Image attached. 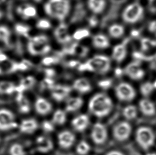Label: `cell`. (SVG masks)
<instances>
[{
	"label": "cell",
	"mask_w": 156,
	"mask_h": 155,
	"mask_svg": "<svg viewBox=\"0 0 156 155\" xmlns=\"http://www.w3.org/2000/svg\"><path fill=\"white\" fill-rule=\"evenodd\" d=\"M89 110L92 114L99 118L108 115L113 108L112 99L105 93H98L90 99Z\"/></svg>",
	"instance_id": "cell-1"
},
{
	"label": "cell",
	"mask_w": 156,
	"mask_h": 155,
	"mask_svg": "<svg viewBox=\"0 0 156 155\" xmlns=\"http://www.w3.org/2000/svg\"><path fill=\"white\" fill-rule=\"evenodd\" d=\"M44 9L50 17L63 21L69 12V0H49L44 4Z\"/></svg>",
	"instance_id": "cell-2"
},
{
	"label": "cell",
	"mask_w": 156,
	"mask_h": 155,
	"mask_svg": "<svg viewBox=\"0 0 156 155\" xmlns=\"http://www.w3.org/2000/svg\"><path fill=\"white\" fill-rule=\"evenodd\" d=\"M18 122L12 109L5 106H0V133L7 134L18 129Z\"/></svg>",
	"instance_id": "cell-3"
},
{
	"label": "cell",
	"mask_w": 156,
	"mask_h": 155,
	"mask_svg": "<svg viewBox=\"0 0 156 155\" xmlns=\"http://www.w3.org/2000/svg\"><path fill=\"white\" fill-rule=\"evenodd\" d=\"M110 67V60L108 57L103 55H95L80 66L82 70H87L101 74H107Z\"/></svg>",
	"instance_id": "cell-4"
},
{
	"label": "cell",
	"mask_w": 156,
	"mask_h": 155,
	"mask_svg": "<svg viewBox=\"0 0 156 155\" xmlns=\"http://www.w3.org/2000/svg\"><path fill=\"white\" fill-rule=\"evenodd\" d=\"M135 139L138 145L142 149L147 150L154 145L155 136L151 128L141 126L136 131Z\"/></svg>",
	"instance_id": "cell-5"
},
{
	"label": "cell",
	"mask_w": 156,
	"mask_h": 155,
	"mask_svg": "<svg viewBox=\"0 0 156 155\" xmlns=\"http://www.w3.org/2000/svg\"><path fill=\"white\" fill-rule=\"evenodd\" d=\"M125 0H109V5L100 22V27L104 28L118 18L120 9Z\"/></svg>",
	"instance_id": "cell-6"
},
{
	"label": "cell",
	"mask_w": 156,
	"mask_h": 155,
	"mask_svg": "<svg viewBox=\"0 0 156 155\" xmlns=\"http://www.w3.org/2000/svg\"><path fill=\"white\" fill-rule=\"evenodd\" d=\"M144 8L137 2L129 4L125 8L122 14L123 20L127 23H135L142 18Z\"/></svg>",
	"instance_id": "cell-7"
},
{
	"label": "cell",
	"mask_w": 156,
	"mask_h": 155,
	"mask_svg": "<svg viewBox=\"0 0 156 155\" xmlns=\"http://www.w3.org/2000/svg\"><path fill=\"white\" fill-rule=\"evenodd\" d=\"M115 94L117 98L122 102H130L136 97L134 88L127 82H120L116 86Z\"/></svg>",
	"instance_id": "cell-8"
},
{
	"label": "cell",
	"mask_w": 156,
	"mask_h": 155,
	"mask_svg": "<svg viewBox=\"0 0 156 155\" xmlns=\"http://www.w3.org/2000/svg\"><path fill=\"white\" fill-rule=\"evenodd\" d=\"M132 130L131 124L127 122H120L114 126L112 134L116 140L123 142L129 138Z\"/></svg>",
	"instance_id": "cell-9"
},
{
	"label": "cell",
	"mask_w": 156,
	"mask_h": 155,
	"mask_svg": "<svg viewBox=\"0 0 156 155\" xmlns=\"http://www.w3.org/2000/svg\"><path fill=\"white\" fill-rule=\"evenodd\" d=\"M91 138L93 143L98 145L105 143L108 138V131L104 124L97 122L91 129Z\"/></svg>",
	"instance_id": "cell-10"
},
{
	"label": "cell",
	"mask_w": 156,
	"mask_h": 155,
	"mask_svg": "<svg viewBox=\"0 0 156 155\" xmlns=\"http://www.w3.org/2000/svg\"><path fill=\"white\" fill-rule=\"evenodd\" d=\"M58 143L61 148L69 149L73 146L76 140V136L70 131L63 130L58 135Z\"/></svg>",
	"instance_id": "cell-11"
},
{
	"label": "cell",
	"mask_w": 156,
	"mask_h": 155,
	"mask_svg": "<svg viewBox=\"0 0 156 155\" xmlns=\"http://www.w3.org/2000/svg\"><path fill=\"white\" fill-rule=\"evenodd\" d=\"M89 48L86 46L74 43L69 46L65 47L61 50V52L63 56L66 55H74L80 57H85L88 54Z\"/></svg>",
	"instance_id": "cell-12"
},
{
	"label": "cell",
	"mask_w": 156,
	"mask_h": 155,
	"mask_svg": "<svg viewBox=\"0 0 156 155\" xmlns=\"http://www.w3.org/2000/svg\"><path fill=\"white\" fill-rule=\"evenodd\" d=\"M124 71L127 76L134 80L142 79L145 76V72L137 61L129 64L125 67Z\"/></svg>",
	"instance_id": "cell-13"
},
{
	"label": "cell",
	"mask_w": 156,
	"mask_h": 155,
	"mask_svg": "<svg viewBox=\"0 0 156 155\" xmlns=\"http://www.w3.org/2000/svg\"><path fill=\"white\" fill-rule=\"evenodd\" d=\"M27 49L30 54L34 56L47 54L51 50V46L48 44H42L29 40Z\"/></svg>",
	"instance_id": "cell-14"
},
{
	"label": "cell",
	"mask_w": 156,
	"mask_h": 155,
	"mask_svg": "<svg viewBox=\"0 0 156 155\" xmlns=\"http://www.w3.org/2000/svg\"><path fill=\"white\" fill-rule=\"evenodd\" d=\"M38 123L37 120L33 118H27L19 122L18 130L21 133L31 134L37 130Z\"/></svg>",
	"instance_id": "cell-15"
},
{
	"label": "cell",
	"mask_w": 156,
	"mask_h": 155,
	"mask_svg": "<svg viewBox=\"0 0 156 155\" xmlns=\"http://www.w3.org/2000/svg\"><path fill=\"white\" fill-rule=\"evenodd\" d=\"M34 108L36 113L42 116L48 115L52 109V105L48 99L40 97L35 100L34 103Z\"/></svg>",
	"instance_id": "cell-16"
},
{
	"label": "cell",
	"mask_w": 156,
	"mask_h": 155,
	"mask_svg": "<svg viewBox=\"0 0 156 155\" xmlns=\"http://www.w3.org/2000/svg\"><path fill=\"white\" fill-rule=\"evenodd\" d=\"M36 150L41 153H48L53 149L54 145L51 139L45 136H41L35 141Z\"/></svg>",
	"instance_id": "cell-17"
},
{
	"label": "cell",
	"mask_w": 156,
	"mask_h": 155,
	"mask_svg": "<svg viewBox=\"0 0 156 155\" xmlns=\"http://www.w3.org/2000/svg\"><path fill=\"white\" fill-rule=\"evenodd\" d=\"M54 35L57 42L60 44H68L72 40V37L68 32L67 25L65 23H61L56 28Z\"/></svg>",
	"instance_id": "cell-18"
},
{
	"label": "cell",
	"mask_w": 156,
	"mask_h": 155,
	"mask_svg": "<svg viewBox=\"0 0 156 155\" xmlns=\"http://www.w3.org/2000/svg\"><path fill=\"white\" fill-rule=\"evenodd\" d=\"M90 119L87 114H80L72 121V126L74 130L79 132L84 131L89 127Z\"/></svg>",
	"instance_id": "cell-19"
},
{
	"label": "cell",
	"mask_w": 156,
	"mask_h": 155,
	"mask_svg": "<svg viewBox=\"0 0 156 155\" xmlns=\"http://www.w3.org/2000/svg\"><path fill=\"white\" fill-rule=\"evenodd\" d=\"M87 14V10L84 4L82 2H78L74 8V11L70 18V23H80L85 18Z\"/></svg>",
	"instance_id": "cell-20"
},
{
	"label": "cell",
	"mask_w": 156,
	"mask_h": 155,
	"mask_svg": "<svg viewBox=\"0 0 156 155\" xmlns=\"http://www.w3.org/2000/svg\"><path fill=\"white\" fill-rule=\"evenodd\" d=\"M129 41V38H126L122 43L118 44L114 47L112 50V57L117 62H122L126 57L127 54L126 45Z\"/></svg>",
	"instance_id": "cell-21"
},
{
	"label": "cell",
	"mask_w": 156,
	"mask_h": 155,
	"mask_svg": "<svg viewBox=\"0 0 156 155\" xmlns=\"http://www.w3.org/2000/svg\"><path fill=\"white\" fill-rule=\"evenodd\" d=\"M73 88L78 93L85 94L90 92L92 87L89 80L85 78H80L74 81Z\"/></svg>",
	"instance_id": "cell-22"
},
{
	"label": "cell",
	"mask_w": 156,
	"mask_h": 155,
	"mask_svg": "<svg viewBox=\"0 0 156 155\" xmlns=\"http://www.w3.org/2000/svg\"><path fill=\"white\" fill-rule=\"evenodd\" d=\"M83 104V99L80 97H70L66 102L65 111L68 113L78 111L82 107Z\"/></svg>",
	"instance_id": "cell-23"
},
{
	"label": "cell",
	"mask_w": 156,
	"mask_h": 155,
	"mask_svg": "<svg viewBox=\"0 0 156 155\" xmlns=\"http://www.w3.org/2000/svg\"><path fill=\"white\" fill-rule=\"evenodd\" d=\"M139 108L143 114L147 116H152L156 114V108L154 104L147 99L140 101Z\"/></svg>",
	"instance_id": "cell-24"
},
{
	"label": "cell",
	"mask_w": 156,
	"mask_h": 155,
	"mask_svg": "<svg viewBox=\"0 0 156 155\" xmlns=\"http://www.w3.org/2000/svg\"><path fill=\"white\" fill-rule=\"evenodd\" d=\"M70 89L66 86H57L52 92V95L55 101H61L67 97L69 94Z\"/></svg>",
	"instance_id": "cell-25"
},
{
	"label": "cell",
	"mask_w": 156,
	"mask_h": 155,
	"mask_svg": "<svg viewBox=\"0 0 156 155\" xmlns=\"http://www.w3.org/2000/svg\"><path fill=\"white\" fill-rule=\"evenodd\" d=\"M17 12L25 19L34 18L37 15L36 8L34 6L29 4L19 6L17 9Z\"/></svg>",
	"instance_id": "cell-26"
},
{
	"label": "cell",
	"mask_w": 156,
	"mask_h": 155,
	"mask_svg": "<svg viewBox=\"0 0 156 155\" xmlns=\"http://www.w3.org/2000/svg\"><path fill=\"white\" fill-rule=\"evenodd\" d=\"M7 155H26V151L23 145L18 142H13L8 145L6 149Z\"/></svg>",
	"instance_id": "cell-27"
},
{
	"label": "cell",
	"mask_w": 156,
	"mask_h": 155,
	"mask_svg": "<svg viewBox=\"0 0 156 155\" xmlns=\"http://www.w3.org/2000/svg\"><path fill=\"white\" fill-rule=\"evenodd\" d=\"M92 43L93 46L99 49H105L110 46L109 40L103 34H98L94 36Z\"/></svg>",
	"instance_id": "cell-28"
},
{
	"label": "cell",
	"mask_w": 156,
	"mask_h": 155,
	"mask_svg": "<svg viewBox=\"0 0 156 155\" xmlns=\"http://www.w3.org/2000/svg\"><path fill=\"white\" fill-rule=\"evenodd\" d=\"M66 112L61 109H58L54 112L52 117V123L57 126H62L67 121Z\"/></svg>",
	"instance_id": "cell-29"
},
{
	"label": "cell",
	"mask_w": 156,
	"mask_h": 155,
	"mask_svg": "<svg viewBox=\"0 0 156 155\" xmlns=\"http://www.w3.org/2000/svg\"><path fill=\"white\" fill-rule=\"evenodd\" d=\"M106 5L105 0H89L88 7L94 13L99 14L104 10Z\"/></svg>",
	"instance_id": "cell-30"
},
{
	"label": "cell",
	"mask_w": 156,
	"mask_h": 155,
	"mask_svg": "<svg viewBox=\"0 0 156 155\" xmlns=\"http://www.w3.org/2000/svg\"><path fill=\"white\" fill-rule=\"evenodd\" d=\"M15 84L12 82L3 80L0 81V96H8L15 91Z\"/></svg>",
	"instance_id": "cell-31"
},
{
	"label": "cell",
	"mask_w": 156,
	"mask_h": 155,
	"mask_svg": "<svg viewBox=\"0 0 156 155\" xmlns=\"http://www.w3.org/2000/svg\"><path fill=\"white\" fill-rule=\"evenodd\" d=\"M122 115L127 120L134 119L137 116V108L134 105H128L124 108Z\"/></svg>",
	"instance_id": "cell-32"
},
{
	"label": "cell",
	"mask_w": 156,
	"mask_h": 155,
	"mask_svg": "<svg viewBox=\"0 0 156 155\" xmlns=\"http://www.w3.org/2000/svg\"><path fill=\"white\" fill-rule=\"evenodd\" d=\"M124 27L118 24H114L109 28V33L113 38H120L124 35Z\"/></svg>",
	"instance_id": "cell-33"
},
{
	"label": "cell",
	"mask_w": 156,
	"mask_h": 155,
	"mask_svg": "<svg viewBox=\"0 0 156 155\" xmlns=\"http://www.w3.org/2000/svg\"><path fill=\"white\" fill-rule=\"evenodd\" d=\"M90 150L91 147L86 141H80L76 146V151L78 155H87Z\"/></svg>",
	"instance_id": "cell-34"
},
{
	"label": "cell",
	"mask_w": 156,
	"mask_h": 155,
	"mask_svg": "<svg viewBox=\"0 0 156 155\" xmlns=\"http://www.w3.org/2000/svg\"><path fill=\"white\" fill-rule=\"evenodd\" d=\"M10 35V32L8 28L4 26H0V41L5 44H8Z\"/></svg>",
	"instance_id": "cell-35"
},
{
	"label": "cell",
	"mask_w": 156,
	"mask_h": 155,
	"mask_svg": "<svg viewBox=\"0 0 156 155\" xmlns=\"http://www.w3.org/2000/svg\"><path fill=\"white\" fill-rule=\"evenodd\" d=\"M16 32L18 34L26 37H29V32L30 30V26L21 23H18L15 26Z\"/></svg>",
	"instance_id": "cell-36"
},
{
	"label": "cell",
	"mask_w": 156,
	"mask_h": 155,
	"mask_svg": "<svg viewBox=\"0 0 156 155\" xmlns=\"http://www.w3.org/2000/svg\"><path fill=\"white\" fill-rule=\"evenodd\" d=\"M154 88L153 84L149 82H147L142 84L140 86V91L144 96H148L153 92Z\"/></svg>",
	"instance_id": "cell-37"
},
{
	"label": "cell",
	"mask_w": 156,
	"mask_h": 155,
	"mask_svg": "<svg viewBox=\"0 0 156 155\" xmlns=\"http://www.w3.org/2000/svg\"><path fill=\"white\" fill-rule=\"evenodd\" d=\"M90 35V32L89 30L83 28V29L77 30L73 34V37L74 40H80L88 37Z\"/></svg>",
	"instance_id": "cell-38"
},
{
	"label": "cell",
	"mask_w": 156,
	"mask_h": 155,
	"mask_svg": "<svg viewBox=\"0 0 156 155\" xmlns=\"http://www.w3.org/2000/svg\"><path fill=\"white\" fill-rule=\"evenodd\" d=\"M141 50L143 51H147L150 49L156 46V41L150 40L149 38H142L141 41Z\"/></svg>",
	"instance_id": "cell-39"
},
{
	"label": "cell",
	"mask_w": 156,
	"mask_h": 155,
	"mask_svg": "<svg viewBox=\"0 0 156 155\" xmlns=\"http://www.w3.org/2000/svg\"><path fill=\"white\" fill-rule=\"evenodd\" d=\"M36 27L40 29H49L51 27V22L47 19H40L36 23Z\"/></svg>",
	"instance_id": "cell-40"
},
{
	"label": "cell",
	"mask_w": 156,
	"mask_h": 155,
	"mask_svg": "<svg viewBox=\"0 0 156 155\" xmlns=\"http://www.w3.org/2000/svg\"><path fill=\"white\" fill-rule=\"evenodd\" d=\"M60 57L55 55V57H45L43 60L42 62L45 65H50L54 63H57L59 61Z\"/></svg>",
	"instance_id": "cell-41"
},
{
	"label": "cell",
	"mask_w": 156,
	"mask_h": 155,
	"mask_svg": "<svg viewBox=\"0 0 156 155\" xmlns=\"http://www.w3.org/2000/svg\"><path fill=\"white\" fill-rule=\"evenodd\" d=\"M87 21L89 26L92 28L95 27L99 24V20L95 15L91 16L87 20Z\"/></svg>",
	"instance_id": "cell-42"
},
{
	"label": "cell",
	"mask_w": 156,
	"mask_h": 155,
	"mask_svg": "<svg viewBox=\"0 0 156 155\" xmlns=\"http://www.w3.org/2000/svg\"><path fill=\"white\" fill-rule=\"evenodd\" d=\"M148 29L149 32L152 33H156V20L150 22L148 26Z\"/></svg>",
	"instance_id": "cell-43"
},
{
	"label": "cell",
	"mask_w": 156,
	"mask_h": 155,
	"mask_svg": "<svg viewBox=\"0 0 156 155\" xmlns=\"http://www.w3.org/2000/svg\"><path fill=\"white\" fill-rule=\"evenodd\" d=\"M105 155H125L122 152L118 150H111L106 153Z\"/></svg>",
	"instance_id": "cell-44"
},
{
	"label": "cell",
	"mask_w": 156,
	"mask_h": 155,
	"mask_svg": "<svg viewBox=\"0 0 156 155\" xmlns=\"http://www.w3.org/2000/svg\"><path fill=\"white\" fill-rule=\"evenodd\" d=\"M148 61H151L152 62V64L154 65V66L156 65V54L154 55L153 56L149 57Z\"/></svg>",
	"instance_id": "cell-45"
},
{
	"label": "cell",
	"mask_w": 156,
	"mask_h": 155,
	"mask_svg": "<svg viewBox=\"0 0 156 155\" xmlns=\"http://www.w3.org/2000/svg\"><path fill=\"white\" fill-rule=\"evenodd\" d=\"M131 36L134 37H137V36H139L140 32L137 30H133L131 32Z\"/></svg>",
	"instance_id": "cell-46"
},
{
	"label": "cell",
	"mask_w": 156,
	"mask_h": 155,
	"mask_svg": "<svg viewBox=\"0 0 156 155\" xmlns=\"http://www.w3.org/2000/svg\"><path fill=\"white\" fill-rule=\"evenodd\" d=\"M6 56L4 54H0V61H4L6 60Z\"/></svg>",
	"instance_id": "cell-47"
},
{
	"label": "cell",
	"mask_w": 156,
	"mask_h": 155,
	"mask_svg": "<svg viewBox=\"0 0 156 155\" xmlns=\"http://www.w3.org/2000/svg\"><path fill=\"white\" fill-rule=\"evenodd\" d=\"M3 135L0 133V148L2 146V143H3Z\"/></svg>",
	"instance_id": "cell-48"
},
{
	"label": "cell",
	"mask_w": 156,
	"mask_h": 155,
	"mask_svg": "<svg viewBox=\"0 0 156 155\" xmlns=\"http://www.w3.org/2000/svg\"><path fill=\"white\" fill-rule=\"evenodd\" d=\"M146 155H156V153H149L146 154Z\"/></svg>",
	"instance_id": "cell-49"
},
{
	"label": "cell",
	"mask_w": 156,
	"mask_h": 155,
	"mask_svg": "<svg viewBox=\"0 0 156 155\" xmlns=\"http://www.w3.org/2000/svg\"><path fill=\"white\" fill-rule=\"evenodd\" d=\"M34 1L35 2H37V3H39V2H41L42 0H34Z\"/></svg>",
	"instance_id": "cell-50"
},
{
	"label": "cell",
	"mask_w": 156,
	"mask_h": 155,
	"mask_svg": "<svg viewBox=\"0 0 156 155\" xmlns=\"http://www.w3.org/2000/svg\"><path fill=\"white\" fill-rule=\"evenodd\" d=\"M154 84V88H156V80L154 82V84Z\"/></svg>",
	"instance_id": "cell-51"
},
{
	"label": "cell",
	"mask_w": 156,
	"mask_h": 155,
	"mask_svg": "<svg viewBox=\"0 0 156 155\" xmlns=\"http://www.w3.org/2000/svg\"><path fill=\"white\" fill-rule=\"evenodd\" d=\"M2 1H3V0H0V2H1Z\"/></svg>",
	"instance_id": "cell-52"
}]
</instances>
